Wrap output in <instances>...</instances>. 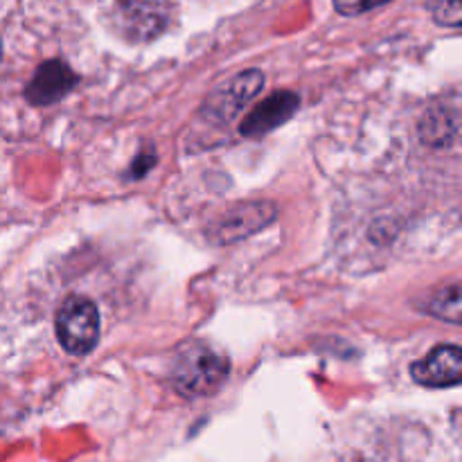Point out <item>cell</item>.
<instances>
[{"label": "cell", "instance_id": "6da1fadb", "mask_svg": "<svg viewBox=\"0 0 462 462\" xmlns=\"http://www.w3.org/2000/svg\"><path fill=\"white\" fill-rule=\"evenodd\" d=\"M228 361L203 343L185 347L171 368V386L183 397H203L215 393L228 377Z\"/></svg>", "mask_w": 462, "mask_h": 462}, {"label": "cell", "instance_id": "7a4b0ae2", "mask_svg": "<svg viewBox=\"0 0 462 462\" xmlns=\"http://www.w3.org/2000/svg\"><path fill=\"white\" fill-rule=\"evenodd\" d=\"M57 338L68 355L84 356L97 346L99 338V314L97 307L90 298L70 296L59 307L57 320Z\"/></svg>", "mask_w": 462, "mask_h": 462}, {"label": "cell", "instance_id": "3957f363", "mask_svg": "<svg viewBox=\"0 0 462 462\" xmlns=\"http://www.w3.org/2000/svg\"><path fill=\"white\" fill-rule=\"evenodd\" d=\"M113 21L131 43H147L170 25V9L162 0H116Z\"/></svg>", "mask_w": 462, "mask_h": 462}, {"label": "cell", "instance_id": "277c9868", "mask_svg": "<svg viewBox=\"0 0 462 462\" xmlns=\"http://www.w3.org/2000/svg\"><path fill=\"white\" fill-rule=\"evenodd\" d=\"M264 88V75L262 70H246L239 72L235 79H230V84L226 88H221L219 93L212 95L206 102L203 108V116H208L215 122H230L239 116L244 106H246L251 99H255L260 95V90Z\"/></svg>", "mask_w": 462, "mask_h": 462}, {"label": "cell", "instance_id": "5b68a950", "mask_svg": "<svg viewBox=\"0 0 462 462\" xmlns=\"http://www.w3.org/2000/svg\"><path fill=\"white\" fill-rule=\"evenodd\" d=\"M275 219V208L271 203H242L224 212L210 230V237L219 244H233L237 239L257 233Z\"/></svg>", "mask_w": 462, "mask_h": 462}, {"label": "cell", "instance_id": "8992f818", "mask_svg": "<svg viewBox=\"0 0 462 462\" xmlns=\"http://www.w3.org/2000/svg\"><path fill=\"white\" fill-rule=\"evenodd\" d=\"M77 84V75L70 70V66L59 59L45 61L36 68L34 77L25 88V99L32 106H50L57 104L59 99L66 97Z\"/></svg>", "mask_w": 462, "mask_h": 462}, {"label": "cell", "instance_id": "52a82bcc", "mask_svg": "<svg viewBox=\"0 0 462 462\" xmlns=\"http://www.w3.org/2000/svg\"><path fill=\"white\" fill-rule=\"evenodd\" d=\"M411 374L418 383L429 388H449L460 383L462 352L458 346H438L424 359L411 365Z\"/></svg>", "mask_w": 462, "mask_h": 462}, {"label": "cell", "instance_id": "ba28073f", "mask_svg": "<svg viewBox=\"0 0 462 462\" xmlns=\"http://www.w3.org/2000/svg\"><path fill=\"white\" fill-rule=\"evenodd\" d=\"M300 106V97H298L293 90H282V93H273L271 97H266L264 102L257 104L251 113L246 116V120L242 122L239 131L246 138H260V135L271 134L273 129H278L280 125L293 117V113Z\"/></svg>", "mask_w": 462, "mask_h": 462}, {"label": "cell", "instance_id": "9c48e42d", "mask_svg": "<svg viewBox=\"0 0 462 462\" xmlns=\"http://www.w3.org/2000/svg\"><path fill=\"white\" fill-rule=\"evenodd\" d=\"M458 134V117L449 108H436L429 111L420 122V138L431 147H445Z\"/></svg>", "mask_w": 462, "mask_h": 462}, {"label": "cell", "instance_id": "30bf717a", "mask_svg": "<svg viewBox=\"0 0 462 462\" xmlns=\"http://www.w3.org/2000/svg\"><path fill=\"white\" fill-rule=\"evenodd\" d=\"M427 311L445 323L460 325L462 323V300H460V284H447L438 289L427 302Z\"/></svg>", "mask_w": 462, "mask_h": 462}, {"label": "cell", "instance_id": "8fae6325", "mask_svg": "<svg viewBox=\"0 0 462 462\" xmlns=\"http://www.w3.org/2000/svg\"><path fill=\"white\" fill-rule=\"evenodd\" d=\"M433 18L445 27H460V0H436V5H433Z\"/></svg>", "mask_w": 462, "mask_h": 462}, {"label": "cell", "instance_id": "7c38bea8", "mask_svg": "<svg viewBox=\"0 0 462 462\" xmlns=\"http://www.w3.org/2000/svg\"><path fill=\"white\" fill-rule=\"evenodd\" d=\"M386 3H391V0H334V7L343 16H359V14L382 7Z\"/></svg>", "mask_w": 462, "mask_h": 462}, {"label": "cell", "instance_id": "4fadbf2b", "mask_svg": "<svg viewBox=\"0 0 462 462\" xmlns=\"http://www.w3.org/2000/svg\"><path fill=\"white\" fill-rule=\"evenodd\" d=\"M153 162H156V156H153V153H147V156L135 158L134 167H131V174H134V176H143L144 171H149V167H152Z\"/></svg>", "mask_w": 462, "mask_h": 462}, {"label": "cell", "instance_id": "5bb4252c", "mask_svg": "<svg viewBox=\"0 0 462 462\" xmlns=\"http://www.w3.org/2000/svg\"><path fill=\"white\" fill-rule=\"evenodd\" d=\"M0 59H3V45H0Z\"/></svg>", "mask_w": 462, "mask_h": 462}]
</instances>
